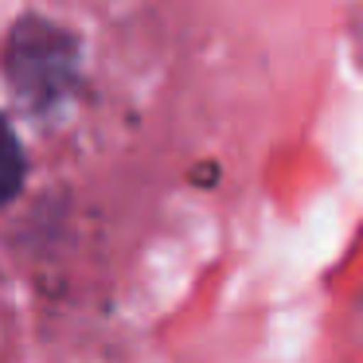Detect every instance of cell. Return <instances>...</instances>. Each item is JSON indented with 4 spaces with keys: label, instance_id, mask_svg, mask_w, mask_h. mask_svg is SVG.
Returning a JSON list of instances; mask_svg holds the SVG:
<instances>
[{
    "label": "cell",
    "instance_id": "1",
    "mask_svg": "<svg viewBox=\"0 0 363 363\" xmlns=\"http://www.w3.org/2000/svg\"><path fill=\"white\" fill-rule=\"evenodd\" d=\"M0 79L32 118H51L82 86V40L59 20L24 12L0 43Z\"/></svg>",
    "mask_w": 363,
    "mask_h": 363
},
{
    "label": "cell",
    "instance_id": "2",
    "mask_svg": "<svg viewBox=\"0 0 363 363\" xmlns=\"http://www.w3.org/2000/svg\"><path fill=\"white\" fill-rule=\"evenodd\" d=\"M24 184H28V149L20 141L16 125L0 113V211L24 196Z\"/></svg>",
    "mask_w": 363,
    "mask_h": 363
}]
</instances>
